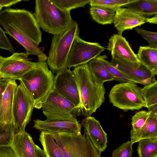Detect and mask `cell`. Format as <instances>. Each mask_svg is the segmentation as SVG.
Returning a JSON list of instances; mask_svg holds the SVG:
<instances>
[{
    "mask_svg": "<svg viewBox=\"0 0 157 157\" xmlns=\"http://www.w3.org/2000/svg\"><path fill=\"white\" fill-rule=\"evenodd\" d=\"M0 25L25 49L26 53L36 56L38 61L45 62L47 56L38 46L42 32L34 15L23 9L6 8L0 12Z\"/></svg>",
    "mask_w": 157,
    "mask_h": 157,
    "instance_id": "6da1fadb",
    "label": "cell"
},
{
    "mask_svg": "<svg viewBox=\"0 0 157 157\" xmlns=\"http://www.w3.org/2000/svg\"><path fill=\"white\" fill-rule=\"evenodd\" d=\"M78 86L80 105L77 116H91L105 101L104 84L94 81L88 63L74 67L72 71Z\"/></svg>",
    "mask_w": 157,
    "mask_h": 157,
    "instance_id": "7a4b0ae2",
    "label": "cell"
},
{
    "mask_svg": "<svg viewBox=\"0 0 157 157\" xmlns=\"http://www.w3.org/2000/svg\"><path fill=\"white\" fill-rule=\"evenodd\" d=\"M40 27L56 35L64 32L71 24L70 11L62 9L52 0H36L33 14Z\"/></svg>",
    "mask_w": 157,
    "mask_h": 157,
    "instance_id": "3957f363",
    "label": "cell"
},
{
    "mask_svg": "<svg viewBox=\"0 0 157 157\" xmlns=\"http://www.w3.org/2000/svg\"><path fill=\"white\" fill-rule=\"evenodd\" d=\"M55 76L46 62L38 61L36 66L20 79L32 96L35 108L39 109L53 89Z\"/></svg>",
    "mask_w": 157,
    "mask_h": 157,
    "instance_id": "277c9868",
    "label": "cell"
},
{
    "mask_svg": "<svg viewBox=\"0 0 157 157\" xmlns=\"http://www.w3.org/2000/svg\"><path fill=\"white\" fill-rule=\"evenodd\" d=\"M79 34L77 22L73 20L69 27L59 34L53 35L46 63L53 73L67 67V62L71 44Z\"/></svg>",
    "mask_w": 157,
    "mask_h": 157,
    "instance_id": "5b68a950",
    "label": "cell"
},
{
    "mask_svg": "<svg viewBox=\"0 0 157 157\" xmlns=\"http://www.w3.org/2000/svg\"><path fill=\"white\" fill-rule=\"evenodd\" d=\"M50 135L60 147L64 157H101V152L85 132L80 135L66 133Z\"/></svg>",
    "mask_w": 157,
    "mask_h": 157,
    "instance_id": "8992f818",
    "label": "cell"
},
{
    "mask_svg": "<svg viewBox=\"0 0 157 157\" xmlns=\"http://www.w3.org/2000/svg\"><path fill=\"white\" fill-rule=\"evenodd\" d=\"M141 88L136 84L123 82L114 85L109 94V102L126 112L138 110L145 107Z\"/></svg>",
    "mask_w": 157,
    "mask_h": 157,
    "instance_id": "52a82bcc",
    "label": "cell"
},
{
    "mask_svg": "<svg viewBox=\"0 0 157 157\" xmlns=\"http://www.w3.org/2000/svg\"><path fill=\"white\" fill-rule=\"evenodd\" d=\"M16 89L13 103V113L15 132L25 130L30 122L34 107L31 94L21 80Z\"/></svg>",
    "mask_w": 157,
    "mask_h": 157,
    "instance_id": "ba28073f",
    "label": "cell"
},
{
    "mask_svg": "<svg viewBox=\"0 0 157 157\" xmlns=\"http://www.w3.org/2000/svg\"><path fill=\"white\" fill-rule=\"evenodd\" d=\"M105 48L96 42L86 41L77 35L74 39L68 56L67 67L70 69L87 63L100 56Z\"/></svg>",
    "mask_w": 157,
    "mask_h": 157,
    "instance_id": "9c48e42d",
    "label": "cell"
},
{
    "mask_svg": "<svg viewBox=\"0 0 157 157\" xmlns=\"http://www.w3.org/2000/svg\"><path fill=\"white\" fill-rule=\"evenodd\" d=\"M42 108L48 120L73 119L78 114V108L54 90L43 103Z\"/></svg>",
    "mask_w": 157,
    "mask_h": 157,
    "instance_id": "30bf717a",
    "label": "cell"
},
{
    "mask_svg": "<svg viewBox=\"0 0 157 157\" xmlns=\"http://www.w3.org/2000/svg\"><path fill=\"white\" fill-rule=\"evenodd\" d=\"M28 56L26 52H15L4 57L0 64V78L19 80L38 64V62L31 61Z\"/></svg>",
    "mask_w": 157,
    "mask_h": 157,
    "instance_id": "8fae6325",
    "label": "cell"
},
{
    "mask_svg": "<svg viewBox=\"0 0 157 157\" xmlns=\"http://www.w3.org/2000/svg\"><path fill=\"white\" fill-rule=\"evenodd\" d=\"M53 90L75 105L78 111L80 105L78 89L74 75L70 69L66 68L56 74Z\"/></svg>",
    "mask_w": 157,
    "mask_h": 157,
    "instance_id": "7c38bea8",
    "label": "cell"
},
{
    "mask_svg": "<svg viewBox=\"0 0 157 157\" xmlns=\"http://www.w3.org/2000/svg\"><path fill=\"white\" fill-rule=\"evenodd\" d=\"M17 86L15 80H10L3 94L0 108V132L15 133L13 108Z\"/></svg>",
    "mask_w": 157,
    "mask_h": 157,
    "instance_id": "4fadbf2b",
    "label": "cell"
},
{
    "mask_svg": "<svg viewBox=\"0 0 157 157\" xmlns=\"http://www.w3.org/2000/svg\"><path fill=\"white\" fill-rule=\"evenodd\" d=\"M107 49L110 52L112 59L132 66L140 63L136 54L122 35L115 34L111 36Z\"/></svg>",
    "mask_w": 157,
    "mask_h": 157,
    "instance_id": "5bb4252c",
    "label": "cell"
},
{
    "mask_svg": "<svg viewBox=\"0 0 157 157\" xmlns=\"http://www.w3.org/2000/svg\"><path fill=\"white\" fill-rule=\"evenodd\" d=\"M33 128L48 134L69 133L78 135L81 134V124L76 118L68 120L34 121Z\"/></svg>",
    "mask_w": 157,
    "mask_h": 157,
    "instance_id": "9a60e30c",
    "label": "cell"
},
{
    "mask_svg": "<svg viewBox=\"0 0 157 157\" xmlns=\"http://www.w3.org/2000/svg\"><path fill=\"white\" fill-rule=\"evenodd\" d=\"M111 62L137 84L146 85L156 80L155 75L141 63L139 65L132 66L113 59Z\"/></svg>",
    "mask_w": 157,
    "mask_h": 157,
    "instance_id": "2e32d148",
    "label": "cell"
},
{
    "mask_svg": "<svg viewBox=\"0 0 157 157\" xmlns=\"http://www.w3.org/2000/svg\"><path fill=\"white\" fill-rule=\"evenodd\" d=\"M146 22L147 18L128 8L121 7L116 11L113 23L118 34L122 35L124 31L132 30Z\"/></svg>",
    "mask_w": 157,
    "mask_h": 157,
    "instance_id": "e0dca14e",
    "label": "cell"
},
{
    "mask_svg": "<svg viewBox=\"0 0 157 157\" xmlns=\"http://www.w3.org/2000/svg\"><path fill=\"white\" fill-rule=\"evenodd\" d=\"M81 124L95 147L101 152L104 151L107 147V134L99 121L91 116L84 118Z\"/></svg>",
    "mask_w": 157,
    "mask_h": 157,
    "instance_id": "ac0fdd59",
    "label": "cell"
},
{
    "mask_svg": "<svg viewBox=\"0 0 157 157\" xmlns=\"http://www.w3.org/2000/svg\"><path fill=\"white\" fill-rule=\"evenodd\" d=\"M35 146L31 135L25 130L13 135L9 147L16 157H36Z\"/></svg>",
    "mask_w": 157,
    "mask_h": 157,
    "instance_id": "d6986e66",
    "label": "cell"
},
{
    "mask_svg": "<svg viewBox=\"0 0 157 157\" xmlns=\"http://www.w3.org/2000/svg\"><path fill=\"white\" fill-rule=\"evenodd\" d=\"M151 138H157V114L151 113L141 128L136 132H130V141L133 144L141 140Z\"/></svg>",
    "mask_w": 157,
    "mask_h": 157,
    "instance_id": "ffe728a7",
    "label": "cell"
},
{
    "mask_svg": "<svg viewBox=\"0 0 157 157\" xmlns=\"http://www.w3.org/2000/svg\"><path fill=\"white\" fill-rule=\"evenodd\" d=\"M89 68L94 82L103 85L105 82L115 80L97 57L88 63Z\"/></svg>",
    "mask_w": 157,
    "mask_h": 157,
    "instance_id": "44dd1931",
    "label": "cell"
},
{
    "mask_svg": "<svg viewBox=\"0 0 157 157\" xmlns=\"http://www.w3.org/2000/svg\"><path fill=\"white\" fill-rule=\"evenodd\" d=\"M123 7L147 18L157 14V0H135Z\"/></svg>",
    "mask_w": 157,
    "mask_h": 157,
    "instance_id": "7402d4cb",
    "label": "cell"
},
{
    "mask_svg": "<svg viewBox=\"0 0 157 157\" xmlns=\"http://www.w3.org/2000/svg\"><path fill=\"white\" fill-rule=\"evenodd\" d=\"M136 55L141 63L155 75H157V49L141 46Z\"/></svg>",
    "mask_w": 157,
    "mask_h": 157,
    "instance_id": "603a6c76",
    "label": "cell"
},
{
    "mask_svg": "<svg viewBox=\"0 0 157 157\" xmlns=\"http://www.w3.org/2000/svg\"><path fill=\"white\" fill-rule=\"evenodd\" d=\"M141 91L148 111L157 114V81L145 85Z\"/></svg>",
    "mask_w": 157,
    "mask_h": 157,
    "instance_id": "cb8c5ba5",
    "label": "cell"
},
{
    "mask_svg": "<svg viewBox=\"0 0 157 157\" xmlns=\"http://www.w3.org/2000/svg\"><path fill=\"white\" fill-rule=\"evenodd\" d=\"M39 140L46 157H64L60 147L51 135L41 132Z\"/></svg>",
    "mask_w": 157,
    "mask_h": 157,
    "instance_id": "d4e9b609",
    "label": "cell"
},
{
    "mask_svg": "<svg viewBox=\"0 0 157 157\" xmlns=\"http://www.w3.org/2000/svg\"><path fill=\"white\" fill-rule=\"evenodd\" d=\"M138 142L139 157H157V138L142 139Z\"/></svg>",
    "mask_w": 157,
    "mask_h": 157,
    "instance_id": "484cf974",
    "label": "cell"
},
{
    "mask_svg": "<svg viewBox=\"0 0 157 157\" xmlns=\"http://www.w3.org/2000/svg\"><path fill=\"white\" fill-rule=\"evenodd\" d=\"M90 14L95 21L103 25L113 22L115 12L98 7H90Z\"/></svg>",
    "mask_w": 157,
    "mask_h": 157,
    "instance_id": "4316f807",
    "label": "cell"
},
{
    "mask_svg": "<svg viewBox=\"0 0 157 157\" xmlns=\"http://www.w3.org/2000/svg\"><path fill=\"white\" fill-rule=\"evenodd\" d=\"M135 0H90L91 7H98L115 12L118 8L134 2Z\"/></svg>",
    "mask_w": 157,
    "mask_h": 157,
    "instance_id": "83f0119b",
    "label": "cell"
},
{
    "mask_svg": "<svg viewBox=\"0 0 157 157\" xmlns=\"http://www.w3.org/2000/svg\"><path fill=\"white\" fill-rule=\"evenodd\" d=\"M99 59L109 73L114 77L115 80L123 82H131L137 83L131 79L121 71L115 67L111 63L106 59V55L99 56Z\"/></svg>",
    "mask_w": 157,
    "mask_h": 157,
    "instance_id": "f1b7e54d",
    "label": "cell"
},
{
    "mask_svg": "<svg viewBox=\"0 0 157 157\" xmlns=\"http://www.w3.org/2000/svg\"><path fill=\"white\" fill-rule=\"evenodd\" d=\"M57 6L64 10L71 11L73 9L82 7L89 3L90 0H52Z\"/></svg>",
    "mask_w": 157,
    "mask_h": 157,
    "instance_id": "f546056e",
    "label": "cell"
},
{
    "mask_svg": "<svg viewBox=\"0 0 157 157\" xmlns=\"http://www.w3.org/2000/svg\"><path fill=\"white\" fill-rule=\"evenodd\" d=\"M151 112L145 110H141L136 112L132 118V129L130 132H136L144 125L148 118Z\"/></svg>",
    "mask_w": 157,
    "mask_h": 157,
    "instance_id": "4dcf8cb0",
    "label": "cell"
},
{
    "mask_svg": "<svg viewBox=\"0 0 157 157\" xmlns=\"http://www.w3.org/2000/svg\"><path fill=\"white\" fill-rule=\"evenodd\" d=\"M133 144L129 140L123 143L113 151L112 157H132Z\"/></svg>",
    "mask_w": 157,
    "mask_h": 157,
    "instance_id": "1f68e13d",
    "label": "cell"
},
{
    "mask_svg": "<svg viewBox=\"0 0 157 157\" xmlns=\"http://www.w3.org/2000/svg\"><path fill=\"white\" fill-rule=\"evenodd\" d=\"M135 30L137 33L147 41L149 47L157 49L156 32L149 31L139 28H136Z\"/></svg>",
    "mask_w": 157,
    "mask_h": 157,
    "instance_id": "d6a6232c",
    "label": "cell"
},
{
    "mask_svg": "<svg viewBox=\"0 0 157 157\" xmlns=\"http://www.w3.org/2000/svg\"><path fill=\"white\" fill-rule=\"evenodd\" d=\"M0 48L8 50L12 54L15 51L12 45L0 26Z\"/></svg>",
    "mask_w": 157,
    "mask_h": 157,
    "instance_id": "836d02e7",
    "label": "cell"
},
{
    "mask_svg": "<svg viewBox=\"0 0 157 157\" xmlns=\"http://www.w3.org/2000/svg\"><path fill=\"white\" fill-rule=\"evenodd\" d=\"M13 135L8 133H0V147H9L11 142Z\"/></svg>",
    "mask_w": 157,
    "mask_h": 157,
    "instance_id": "e575fe53",
    "label": "cell"
},
{
    "mask_svg": "<svg viewBox=\"0 0 157 157\" xmlns=\"http://www.w3.org/2000/svg\"><path fill=\"white\" fill-rule=\"evenodd\" d=\"M0 157H16L10 147L8 146L0 147Z\"/></svg>",
    "mask_w": 157,
    "mask_h": 157,
    "instance_id": "d590c367",
    "label": "cell"
},
{
    "mask_svg": "<svg viewBox=\"0 0 157 157\" xmlns=\"http://www.w3.org/2000/svg\"><path fill=\"white\" fill-rule=\"evenodd\" d=\"M22 1V0H0V6L2 7H9Z\"/></svg>",
    "mask_w": 157,
    "mask_h": 157,
    "instance_id": "8d00e7d4",
    "label": "cell"
},
{
    "mask_svg": "<svg viewBox=\"0 0 157 157\" xmlns=\"http://www.w3.org/2000/svg\"><path fill=\"white\" fill-rule=\"evenodd\" d=\"M10 80L0 78V95L4 93Z\"/></svg>",
    "mask_w": 157,
    "mask_h": 157,
    "instance_id": "74e56055",
    "label": "cell"
},
{
    "mask_svg": "<svg viewBox=\"0 0 157 157\" xmlns=\"http://www.w3.org/2000/svg\"><path fill=\"white\" fill-rule=\"evenodd\" d=\"M36 157H46L43 151L38 145L36 144Z\"/></svg>",
    "mask_w": 157,
    "mask_h": 157,
    "instance_id": "f35d334b",
    "label": "cell"
},
{
    "mask_svg": "<svg viewBox=\"0 0 157 157\" xmlns=\"http://www.w3.org/2000/svg\"><path fill=\"white\" fill-rule=\"evenodd\" d=\"M147 22L153 24H156L157 22V14L152 17L147 18Z\"/></svg>",
    "mask_w": 157,
    "mask_h": 157,
    "instance_id": "ab89813d",
    "label": "cell"
},
{
    "mask_svg": "<svg viewBox=\"0 0 157 157\" xmlns=\"http://www.w3.org/2000/svg\"><path fill=\"white\" fill-rule=\"evenodd\" d=\"M2 95H3V94L0 95V108L1 106V103H2ZM0 133H4L0 132Z\"/></svg>",
    "mask_w": 157,
    "mask_h": 157,
    "instance_id": "60d3db41",
    "label": "cell"
},
{
    "mask_svg": "<svg viewBox=\"0 0 157 157\" xmlns=\"http://www.w3.org/2000/svg\"><path fill=\"white\" fill-rule=\"evenodd\" d=\"M4 57L0 55V64L2 62V60H3Z\"/></svg>",
    "mask_w": 157,
    "mask_h": 157,
    "instance_id": "b9f144b4",
    "label": "cell"
},
{
    "mask_svg": "<svg viewBox=\"0 0 157 157\" xmlns=\"http://www.w3.org/2000/svg\"><path fill=\"white\" fill-rule=\"evenodd\" d=\"M2 7H1V6H0V12L1 11V10H2Z\"/></svg>",
    "mask_w": 157,
    "mask_h": 157,
    "instance_id": "7bdbcfd3",
    "label": "cell"
}]
</instances>
